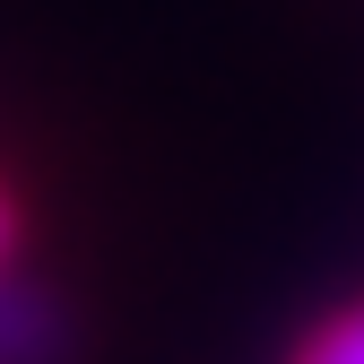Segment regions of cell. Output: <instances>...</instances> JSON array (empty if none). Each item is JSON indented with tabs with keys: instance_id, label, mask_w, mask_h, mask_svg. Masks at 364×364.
Wrapping results in <instances>:
<instances>
[{
	"instance_id": "1",
	"label": "cell",
	"mask_w": 364,
	"mask_h": 364,
	"mask_svg": "<svg viewBox=\"0 0 364 364\" xmlns=\"http://www.w3.org/2000/svg\"><path fill=\"white\" fill-rule=\"evenodd\" d=\"M0 364H61V312L0 278Z\"/></svg>"
},
{
	"instance_id": "2",
	"label": "cell",
	"mask_w": 364,
	"mask_h": 364,
	"mask_svg": "<svg viewBox=\"0 0 364 364\" xmlns=\"http://www.w3.org/2000/svg\"><path fill=\"white\" fill-rule=\"evenodd\" d=\"M295 364H364V304L355 312H338V321H321L304 338V355Z\"/></svg>"
},
{
	"instance_id": "3",
	"label": "cell",
	"mask_w": 364,
	"mask_h": 364,
	"mask_svg": "<svg viewBox=\"0 0 364 364\" xmlns=\"http://www.w3.org/2000/svg\"><path fill=\"white\" fill-rule=\"evenodd\" d=\"M0 252H9V200H0Z\"/></svg>"
}]
</instances>
